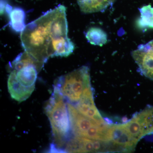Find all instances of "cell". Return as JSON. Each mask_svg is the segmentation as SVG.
I'll return each mask as SVG.
<instances>
[{
	"mask_svg": "<svg viewBox=\"0 0 153 153\" xmlns=\"http://www.w3.org/2000/svg\"><path fill=\"white\" fill-rule=\"evenodd\" d=\"M66 8L60 5L26 25L21 33L25 51L44 64L50 57H68L74 43L68 37Z\"/></svg>",
	"mask_w": 153,
	"mask_h": 153,
	"instance_id": "cell-1",
	"label": "cell"
},
{
	"mask_svg": "<svg viewBox=\"0 0 153 153\" xmlns=\"http://www.w3.org/2000/svg\"><path fill=\"white\" fill-rule=\"evenodd\" d=\"M44 65L26 51L10 63L8 88L12 98L22 102L30 97L35 89L38 73Z\"/></svg>",
	"mask_w": 153,
	"mask_h": 153,
	"instance_id": "cell-2",
	"label": "cell"
},
{
	"mask_svg": "<svg viewBox=\"0 0 153 153\" xmlns=\"http://www.w3.org/2000/svg\"><path fill=\"white\" fill-rule=\"evenodd\" d=\"M65 100L60 92L54 88L53 93L44 107L55 139V144L53 145L59 149L63 146L71 130L69 113Z\"/></svg>",
	"mask_w": 153,
	"mask_h": 153,
	"instance_id": "cell-3",
	"label": "cell"
},
{
	"mask_svg": "<svg viewBox=\"0 0 153 153\" xmlns=\"http://www.w3.org/2000/svg\"><path fill=\"white\" fill-rule=\"evenodd\" d=\"M54 88L60 92L67 102L74 105L92 88L89 68L82 66L60 76L56 80Z\"/></svg>",
	"mask_w": 153,
	"mask_h": 153,
	"instance_id": "cell-4",
	"label": "cell"
},
{
	"mask_svg": "<svg viewBox=\"0 0 153 153\" xmlns=\"http://www.w3.org/2000/svg\"><path fill=\"white\" fill-rule=\"evenodd\" d=\"M67 106L71 130L74 136L91 138L97 131L99 126L104 123H99L83 115L69 102H67Z\"/></svg>",
	"mask_w": 153,
	"mask_h": 153,
	"instance_id": "cell-5",
	"label": "cell"
},
{
	"mask_svg": "<svg viewBox=\"0 0 153 153\" xmlns=\"http://www.w3.org/2000/svg\"><path fill=\"white\" fill-rule=\"evenodd\" d=\"M107 142L112 147L114 152H131L134 151L138 141L129 134L123 123L110 126Z\"/></svg>",
	"mask_w": 153,
	"mask_h": 153,
	"instance_id": "cell-6",
	"label": "cell"
},
{
	"mask_svg": "<svg viewBox=\"0 0 153 153\" xmlns=\"http://www.w3.org/2000/svg\"><path fill=\"white\" fill-rule=\"evenodd\" d=\"M64 150L68 153L112 152L109 143L77 136H74L69 140Z\"/></svg>",
	"mask_w": 153,
	"mask_h": 153,
	"instance_id": "cell-7",
	"label": "cell"
},
{
	"mask_svg": "<svg viewBox=\"0 0 153 153\" xmlns=\"http://www.w3.org/2000/svg\"><path fill=\"white\" fill-rule=\"evenodd\" d=\"M132 57L143 75L153 80V40L141 44L131 52Z\"/></svg>",
	"mask_w": 153,
	"mask_h": 153,
	"instance_id": "cell-8",
	"label": "cell"
},
{
	"mask_svg": "<svg viewBox=\"0 0 153 153\" xmlns=\"http://www.w3.org/2000/svg\"><path fill=\"white\" fill-rule=\"evenodd\" d=\"M73 105L80 113L97 122L100 123L106 122L95 106L93 91L85 94L79 102Z\"/></svg>",
	"mask_w": 153,
	"mask_h": 153,
	"instance_id": "cell-9",
	"label": "cell"
},
{
	"mask_svg": "<svg viewBox=\"0 0 153 153\" xmlns=\"http://www.w3.org/2000/svg\"><path fill=\"white\" fill-rule=\"evenodd\" d=\"M80 10L85 14L103 12L115 0H76Z\"/></svg>",
	"mask_w": 153,
	"mask_h": 153,
	"instance_id": "cell-10",
	"label": "cell"
},
{
	"mask_svg": "<svg viewBox=\"0 0 153 153\" xmlns=\"http://www.w3.org/2000/svg\"><path fill=\"white\" fill-rule=\"evenodd\" d=\"M134 116L140 126L144 136L153 134V106L148 105Z\"/></svg>",
	"mask_w": 153,
	"mask_h": 153,
	"instance_id": "cell-11",
	"label": "cell"
},
{
	"mask_svg": "<svg viewBox=\"0 0 153 153\" xmlns=\"http://www.w3.org/2000/svg\"><path fill=\"white\" fill-rule=\"evenodd\" d=\"M139 10L140 16L136 22L138 27L144 30L153 29V8L149 5L143 6Z\"/></svg>",
	"mask_w": 153,
	"mask_h": 153,
	"instance_id": "cell-12",
	"label": "cell"
},
{
	"mask_svg": "<svg viewBox=\"0 0 153 153\" xmlns=\"http://www.w3.org/2000/svg\"><path fill=\"white\" fill-rule=\"evenodd\" d=\"M85 37L88 42L92 45L100 47L106 44L108 41L107 35L101 28L92 27L88 30Z\"/></svg>",
	"mask_w": 153,
	"mask_h": 153,
	"instance_id": "cell-13",
	"label": "cell"
},
{
	"mask_svg": "<svg viewBox=\"0 0 153 153\" xmlns=\"http://www.w3.org/2000/svg\"><path fill=\"white\" fill-rule=\"evenodd\" d=\"M10 25L11 28L16 32H22L26 25L25 24V13L24 10L16 8L9 14Z\"/></svg>",
	"mask_w": 153,
	"mask_h": 153,
	"instance_id": "cell-14",
	"label": "cell"
},
{
	"mask_svg": "<svg viewBox=\"0 0 153 153\" xmlns=\"http://www.w3.org/2000/svg\"><path fill=\"white\" fill-rule=\"evenodd\" d=\"M7 4H6L5 2H4L3 1H1V14L2 15L5 11H6V7H7Z\"/></svg>",
	"mask_w": 153,
	"mask_h": 153,
	"instance_id": "cell-15",
	"label": "cell"
},
{
	"mask_svg": "<svg viewBox=\"0 0 153 153\" xmlns=\"http://www.w3.org/2000/svg\"><path fill=\"white\" fill-rule=\"evenodd\" d=\"M122 121L123 123H126L128 121V119L127 117H123L122 119Z\"/></svg>",
	"mask_w": 153,
	"mask_h": 153,
	"instance_id": "cell-16",
	"label": "cell"
}]
</instances>
